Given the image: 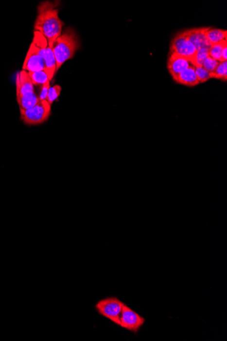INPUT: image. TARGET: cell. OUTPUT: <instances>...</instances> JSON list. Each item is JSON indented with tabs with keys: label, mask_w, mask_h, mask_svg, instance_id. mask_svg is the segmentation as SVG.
I'll list each match as a JSON object with an SVG mask.
<instances>
[{
	"label": "cell",
	"mask_w": 227,
	"mask_h": 341,
	"mask_svg": "<svg viewBox=\"0 0 227 341\" xmlns=\"http://www.w3.org/2000/svg\"><path fill=\"white\" fill-rule=\"evenodd\" d=\"M51 105L47 100L40 101L30 109H20V118L27 126H37L49 119L51 115Z\"/></svg>",
	"instance_id": "obj_4"
},
{
	"label": "cell",
	"mask_w": 227,
	"mask_h": 341,
	"mask_svg": "<svg viewBox=\"0 0 227 341\" xmlns=\"http://www.w3.org/2000/svg\"><path fill=\"white\" fill-rule=\"evenodd\" d=\"M197 51L189 40L186 31L177 34L171 42L170 53H176L191 60L193 58Z\"/></svg>",
	"instance_id": "obj_6"
},
{
	"label": "cell",
	"mask_w": 227,
	"mask_h": 341,
	"mask_svg": "<svg viewBox=\"0 0 227 341\" xmlns=\"http://www.w3.org/2000/svg\"><path fill=\"white\" fill-rule=\"evenodd\" d=\"M220 61H216L213 59V58L210 57H208L207 59L205 60L204 64H203V67L209 72V73H212L215 69H216V67L219 64Z\"/></svg>",
	"instance_id": "obj_22"
},
{
	"label": "cell",
	"mask_w": 227,
	"mask_h": 341,
	"mask_svg": "<svg viewBox=\"0 0 227 341\" xmlns=\"http://www.w3.org/2000/svg\"><path fill=\"white\" fill-rule=\"evenodd\" d=\"M61 92V87L59 85H54V86L51 87L46 100L50 105H52V103L57 100L58 97L60 95Z\"/></svg>",
	"instance_id": "obj_21"
},
{
	"label": "cell",
	"mask_w": 227,
	"mask_h": 341,
	"mask_svg": "<svg viewBox=\"0 0 227 341\" xmlns=\"http://www.w3.org/2000/svg\"><path fill=\"white\" fill-rule=\"evenodd\" d=\"M227 61V46L223 49L222 53V61Z\"/></svg>",
	"instance_id": "obj_24"
},
{
	"label": "cell",
	"mask_w": 227,
	"mask_h": 341,
	"mask_svg": "<svg viewBox=\"0 0 227 341\" xmlns=\"http://www.w3.org/2000/svg\"><path fill=\"white\" fill-rule=\"evenodd\" d=\"M144 323L145 319L144 317L138 314L127 304H124L123 308L121 312L119 326L125 329L128 331L137 333L142 328Z\"/></svg>",
	"instance_id": "obj_5"
},
{
	"label": "cell",
	"mask_w": 227,
	"mask_h": 341,
	"mask_svg": "<svg viewBox=\"0 0 227 341\" xmlns=\"http://www.w3.org/2000/svg\"><path fill=\"white\" fill-rule=\"evenodd\" d=\"M50 80H47V83L42 85V90H41L40 95H39V99L40 101L46 100L47 99V97L48 94H49V90H50Z\"/></svg>",
	"instance_id": "obj_23"
},
{
	"label": "cell",
	"mask_w": 227,
	"mask_h": 341,
	"mask_svg": "<svg viewBox=\"0 0 227 341\" xmlns=\"http://www.w3.org/2000/svg\"><path fill=\"white\" fill-rule=\"evenodd\" d=\"M60 1H44L37 7V17L34 30L42 34L51 47L54 41L61 35L65 23L58 16Z\"/></svg>",
	"instance_id": "obj_1"
},
{
	"label": "cell",
	"mask_w": 227,
	"mask_h": 341,
	"mask_svg": "<svg viewBox=\"0 0 227 341\" xmlns=\"http://www.w3.org/2000/svg\"><path fill=\"white\" fill-rule=\"evenodd\" d=\"M124 304L123 302L119 298L112 296L103 298L97 302L95 308L99 314L119 326L121 312Z\"/></svg>",
	"instance_id": "obj_3"
},
{
	"label": "cell",
	"mask_w": 227,
	"mask_h": 341,
	"mask_svg": "<svg viewBox=\"0 0 227 341\" xmlns=\"http://www.w3.org/2000/svg\"><path fill=\"white\" fill-rule=\"evenodd\" d=\"M17 97L23 96L34 92V85L30 75L25 70L18 73L16 78Z\"/></svg>",
	"instance_id": "obj_10"
},
{
	"label": "cell",
	"mask_w": 227,
	"mask_h": 341,
	"mask_svg": "<svg viewBox=\"0 0 227 341\" xmlns=\"http://www.w3.org/2000/svg\"><path fill=\"white\" fill-rule=\"evenodd\" d=\"M44 72L47 73L49 80H51L53 78L54 74L56 73L57 68V63H56L55 57H54L52 48L48 46L47 51H46L45 57H44Z\"/></svg>",
	"instance_id": "obj_12"
},
{
	"label": "cell",
	"mask_w": 227,
	"mask_h": 341,
	"mask_svg": "<svg viewBox=\"0 0 227 341\" xmlns=\"http://www.w3.org/2000/svg\"><path fill=\"white\" fill-rule=\"evenodd\" d=\"M17 100L19 105L20 109L22 110L32 109L40 102L39 96H37L35 92H32L23 96L17 97Z\"/></svg>",
	"instance_id": "obj_14"
},
{
	"label": "cell",
	"mask_w": 227,
	"mask_h": 341,
	"mask_svg": "<svg viewBox=\"0 0 227 341\" xmlns=\"http://www.w3.org/2000/svg\"><path fill=\"white\" fill-rule=\"evenodd\" d=\"M194 70L199 83H206L208 80L211 79L210 73L205 69L204 67H194Z\"/></svg>",
	"instance_id": "obj_20"
},
{
	"label": "cell",
	"mask_w": 227,
	"mask_h": 341,
	"mask_svg": "<svg viewBox=\"0 0 227 341\" xmlns=\"http://www.w3.org/2000/svg\"><path fill=\"white\" fill-rule=\"evenodd\" d=\"M208 27L202 28L191 29L185 30L187 37L191 43L193 44L197 50L206 49H210L211 44L208 42L206 37V31Z\"/></svg>",
	"instance_id": "obj_9"
},
{
	"label": "cell",
	"mask_w": 227,
	"mask_h": 341,
	"mask_svg": "<svg viewBox=\"0 0 227 341\" xmlns=\"http://www.w3.org/2000/svg\"><path fill=\"white\" fill-rule=\"evenodd\" d=\"M206 37L211 45L221 43L227 41V31L208 27L206 31Z\"/></svg>",
	"instance_id": "obj_13"
},
{
	"label": "cell",
	"mask_w": 227,
	"mask_h": 341,
	"mask_svg": "<svg viewBox=\"0 0 227 341\" xmlns=\"http://www.w3.org/2000/svg\"><path fill=\"white\" fill-rule=\"evenodd\" d=\"M210 78L215 79L227 80V61H221L216 69L210 73Z\"/></svg>",
	"instance_id": "obj_16"
},
{
	"label": "cell",
	"mask_w": 227,
	"mask_h": 341,
	"mask_svg": "<svg viewBox=\"0 0 227 341\" xmlns=\"http://www.w3.org/2000/svg\"><path fill=\"white\" fill-rule=\"evenodd\" d=\"M227 46V41L221 43L212 44L211 45L210 49L208 50L209 56L216 61H222V53H223V49Z\"/></svg>",
	"instance_id": "obj_17"
},
{
	"label": "cell",
	"mask_w": 227,
	"mask_h": 341,
	"mask_svg": "<svg viewBox=\"0 0 227 341\" xmlns=\"http://www.w3.org/2000/svg\"><path fill=\"white\" fill-rule=\"evenodd\" d=\"M191 66H193L191 59L176 53H170L167 61V68L174 79L177 75Z\"/></svg>",
	"instance_id": "obj_8"
},
{
	"label": "cell",
	"mask_w": 227,
	"mask_h": 341,
	"mask_svg": "<svg viewBox=\"0 0 227 341\" xmlns=\"http://www.w3.org/2000/svg\"><path fill=\"white\" fill-rule=\"evenodd\" d=\"M208 57H209L208 49H202L197 50L193 58L191 60L192 65L194 67L203 66L205 60L207 59Z\"/></svg>",
	"instance_id": "obj_19"
},
{
	"label": "cell",
	"mask_w": 227,
	"mask_h": 341,
	"mask_svg": "<svg viewBox=\"0 0 227 341\" xmlns=\"http://www.w3.org/2000/svg\"><path fill=\"white\" fill-rule=\"evenodd\" d=\"M45 66L44 58L40 56L38 49L33 43L31 44L24 61L23 70L27 73H33L44 70Z\"/></svg>",
	"instance_id": "obj_7"
},
{
	"label": "cell",
	"mask_w": 227,
	"mask_h": 341,
	"mask_svg": "<svg viewBox=\"0 0 227 341\" xmlns=\"http://www.w3.org/2000/svg\"><path fill=\"white\" fill-rule=\"evenodd\" d=\"M28 73L34 85H44V83H47V80H49L47 73L44 72V70Z\"/></svg>",
	"instance_id": "obj_18"
},
{
	"label": "cell",
	"mask_w": 227,
	"mask_h": 341,
	"mask_svg": "<svg viewBox=\"0 0 227 341\" xmlns=\"http://www.w3.org/2000/svg\"><path fill=\"white\" fill-rule=\"evenodd\" d=\"M174 80L177 83L188 87H194L200 84L197 79L194 66H191L190 68L184 70L180 75H177Z\"/></svg>",
	"instance_id": "obj_11"
},
{
	"label": "cell",
	"mask_w": 227,
	"mask_h": 341,
	"mask_svg": "<svg viewBox=\"0 0 227 341\" xmlns=\"http://www.w3.org/2000/svg\"><path fill=\"white\" fill-rule=\"evenodd\" d=\"M32 43L38 49L40 56H42L44 59L46 51H47L48 47V42L46 38L44 37L42 34H40V32H37V31H34V39Z\"/></svg>",
	"instance_id": "obj_15"
},
{
	"label": "cell",
	"mask_w": 227,
	"mask_h": 341,
	"mask_svg": "<svg viewBox=\"0 0 227 341\" xmlns=\"http://www.w3.org/2000/svg\"><path fill=\"white\" fill-rule=\"evenodd\" d=\"M79 47V40L76 32L71 28H68L64 34L54 41L51 47L53 51L57 63L56 72L67 60L71 59L74 56Z\"/></svg>",
	"instance_id": "obj_2"
}]
</instances>
